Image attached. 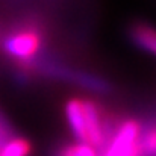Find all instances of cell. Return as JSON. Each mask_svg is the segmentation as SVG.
Masks as SVG:
<instances>
[{
	"label": "cell",
	"mask_w": 156,
	"mask_h": 156,
	"mask_svg": "<svg viewBox=\"0 0 156 156\" xmlns=\"http://www.w3.org/2000/svg\"><path fill=\"white\" fill-rule=\"evenodd\" d=\"M65 115L71 133L77 140V143H87V127H85V115L83 105L79 99H71L65 105Z\"/></svg>",
	"instance_id": "obj_2"
},
{
	"label": "cell",
	"mask_w": 156,
	"mask_h": 156,
	"mask_svg": "<svg viewBox=\"0 0 156 156\" xmlns=\"http://www.w3.org/2000/svg\"><path fill=\"white\" fill-rule=\"evenodd\" d=\"M40 47V35L34 30L12 34L5 41V52L17 59H30Z\"/></svg>",
	"instance_id": "obj_1"
},
{
	"label": "cell",
	"mask_w": 156,
	"mask_h": 156,
	"mask_svg": "<svg viewBox=\"0 0 156 156\" xmlns=\"http://www.w3.org/2000/svg\"><path fill=\"white\" fill-rule=\"evenodd\" d=\"M30 143L14 136L5 146L0 147V156H29L30 155Z\"/></svg>",
	"instance_id": "obj_3"
},
{
	"label": "cell",
	"mask_w": 156,
	"mask_h": 156,
	"mask_svg": "<svg viewBox=\"0 0 156 156\" xmlns=\"http://www.w3.org/2000/svg\"><path fill=\"white\" fill-rule=\"evenodd\" d=\"M56 156H100L99 152L87 143H76L64 146L58 150Z\"/></svg>",
	"instance_id": "obj_4"
},
{
	"label": "cell",
	"mask_w": 156,
	"mask_h": 156,
	"mask_svg": "<svg viewBox=\"0 0 156 156\" xmlns=\"http://www.w3.org/2000/svg\"><path fill=\"white\" fill-rule=\"evenodd\" d=\"M14 138V130L11 127V124L8 123V120L3 117V114L0 112V147L5 146L9 140Z\"/></svg>",
	"instance_id": "obj_6"
},
{
	"label": "cell",
	"mask_w": 156,
	"mask_h": 156,
	"mask_svg": "<svg viewBox=\"0 0 156 156\" xmlns=\"http://www.w3.org/2000/svg\"><path fill=\"white\" fill-rule=\"evenodd\" d=\"M133 37L135 41L146 50H149L150 53L155 52V34L152 29L146 27V26H140L133 30Z\"/></svg>",
	"instance_id": "obj_5"
}]
</instances>
